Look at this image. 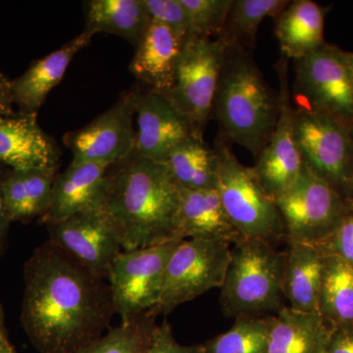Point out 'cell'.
Wrapping results in <instances>:
<instances>
[{
  "label": "cell",
  "instance_id": "1",
  "mask_svg": "<svg viewBox=\"0 0 353 353\" xmlns=\"http://www.w3.org/2000/svg\"><path fill=\"white\" fill-rule=\"evenodd\" d=\"M113 313L103 280L51 241L26 263L21 319L39 352H78L101 336Z\"/></svg>",
  "mask_w": 353,
  "mask_h": 353
},
{
  "label": "cell",
  "instance_id": "2",
  "mask_svg": "<svg viewBox=\"0 0 353 353\" xmlns=\"http://www.w3.org/2000/svg\"><path fill=\"white\" fill-rule=\"evenodd\" d=\"M180 185L164 162L132 152L109 171L103 209L112 217L124 250L182 241L176 236Z\"/></svg>",
  "mask_w": 353,
  "mask_h": 353
},
{
  "label": "cell",
  "instance_id": "3",
  "mask_svg": "<svg viewBox=\"0 0 353 353\" xmlns=\"http://www.w3.org/2000/svg\"><path fill=\"white\" fill-rule=\"evenodd\" d=\"M279 110V92L265 81L252 51L228 46L213 108L224 136L257 157L270 141Z\"/></svg>",
  "mask_w": 353,
  "mask_h": 353
},
{
  "label": "cell",
  "instance_id": "4",
  "mask_svg": "<svg viewBox=\"0 0 353 353\" xmlns=\"http://www.w3.org/2000/svg\"><path fill=\"white\" fill-rule=\"evenodd\" d=\"M285 252L265 241L243 240L234 245L221 287L220 303L228 317L259 316L283 305Z\"/></svg>",
  "mask_w": 353,
  "mask_h": 353
},
{
  "label": "cell",
  "instance_id": "5",
  "mask_svg": "<svg viewBox=\"0 0 353 353\" xmlns=\"http://www.w3.org/2000/svg\"><path fill=\"white\" fill-rule=\"evenodd\" d=\"M218 194L228 217L245 240L275 245L287 239L275 201L265 192L250 167L239 161L226 141H218Z\"/></svg>",
  "mask_w": 353,
  "mask_h": 353
},
{
  "label": "cell",
  "instance_id": "6",
  "mask_svg": "<svg viewBox=\"0 0 353 353\" xmlns=\"http://www.w3.org/2000/svg\"><path fill=\"white\" fill-rule=\"evenodd\" d=\"M231 243L215 240H183L172 253L159 303L150 315L168 314L208 290L222 287L231 259Z\"/></svg>",
  "mask_w": 353,
  "mask_h": 353
},
{
  "label": "cell",
  "instance_id": "7",
  "mask_svg": "<svg viewBox=\"0 0 353 353\" xmlns=\"http://www.w3.org/2000/svg\"><path fill=\"white\" fill-rule=\"evenodd\" d=\"M228 46L222 38L188 39L176 64L173 87L164 95L201 136L213 113Z\"/></svg>",
  "mask_w": 353,
  "mask_h": 353
},
{
  "label": "cell",
  "instance_id": "8",
  "mask_svg": "<svg viewBox=\"0 0 353 353\" xmlns=\"http://www.w3.org/2000/svg\"><path fill=\"white\" fill-rule=\"evenodd\" d=\"M294 62V108L353 126V80L347 53L324 44Z\"/></svg>",
  "mask_w": 353,
  "mask_h": 353
},
{
  "label": "cell",
  "instance_id": "9",
  "mask_svg": "<svg viewBox=\"0 0 353 353\" xmlns=\"http://www.w3.org/2000/svg\"><path fill=\"white\" fill-rule=\"evenodd\" d=\"M181 241L124 250L114 260L108 279L114 312L121 322L132 321L159 303L167 264Z\"/></svg>",
  "mask_w": 353,
  "mask_h": 353
},
{
  "label": "cell",
  "instance_id": "10",
  "mask_svg": "<svg viewBox=\"0 0 353 353\" xmlns=\"http://www.w3.org/2000/svg\"><path fill=\"white\" fill-rule=\"evenodd\" d=\"M288 241L319 246L343 219L334 188L304 164L296 182L275 199Z\"/></svg>",
  "mask_w": 353,
  "mask_h": 353
},
{
  "label": "cell",
  "instance_id": "11",
  "mask_svg": "<svg viewBox=\"0 0 353 353\" xmlns=\"http://www.w3.org/2000/svg\"><path fill=\"white\" fill-rule=\"evenodd\" d=\"M292 108L294 134L303 163L333 188L352 183V128L323 114Z\"/></svg>",
  "mask_w": 353,
  "mask_h": 353
},
{
  "label": "cell",
  "instance_id": "12",
  "mask_svg": "<svg viewBox=\"0 0 353 353\" xmlns=\"http://www.w3.org/2000/svg\"><path fill=\"white\" fill-rule=\"evenodd\" d=\"M50 241L73 257L95 277L108 279L122 252L117 226L104 209H92L46 223Z\"/></svg>",
  "mask_w": 353,
  "mask_h": 353
},
{
  "label": "cell",
  "instance_id": "13",
  "mask_svg": "<svg viewBox=\"0 0 353 353\" xmlns=\"http://www.w3.org/2000/svg\"><path fill=\"white\" fill-rule=\"evenodd\" d=\"M276 70L280 87L277 125L252 167L260 185L274 201L296 182L304 166L294 134V108L288 76L289 59L281 57Z\"/></svg>",
  "mask_w": 353,
  "mask_h": 353
},
{
  "label": "cell",
  "instance_id": "14",
  "mask_svg": "<svg viewBox=\"0 0 353 353\" xmlns=\"http://www.w3.org/2000/svg\"><path fill=\"white\" fill-rule=\"evenodd\" d=\"M134 116V97L130 90L87 126L67 132L63 141L73 153L72 163L114 165L131 155L136 141Z\"/></svg>",
  "mask_w": 353,
  "mask_h": 353
},
{
  "label": "cell",
  "instance_id": "15",
  "mask_svg": "<svg viewBox=\"0 0 353 353\" xmlns=\"http://www.w3.org/2000/svg\"><path fill=\"white\" fill-rule=\"evenodd\" d=\"M137 116L134 152L141 157L164 162L172 150L192 137H203L189 120L159 92L132 90Z\"/></svg>",
  "mask_w": 353,
  "mask_h": 353
},
{
  "label": "cell",
  "instance_id": "16",
  "mask_svg": "<svg viewBox=\"0 0 353 353\" xmlns=\"http://www.w3.org/2000/svg\"><path fill=\"white\" fill-rule=\"evenodd\" d=\"M111 166L106 163L71 162L68 168L55 178L52 201L48 212L41 217L43 222L46 224L83 211L103 209Z\"/></svg>",
  "mask_w": 353,
  "mask_h": 353
},
{
  "label": "cell",
  "instance_id": "17",
  "mask_svg": "<svg viewBox=\"0 0 353 353\" xmlns=\"http://www.w3.org/2000/svg\"><path fill=\"white\" fill-rule=\"evenodd\" d=\"M59 148L39 126L37 114L0 116V162L12 170L58 168Z\"/></svg>",
  "mask_w": 353,
  "mask_h": 353
},
{
  "label": "cell",
  "instance_id": "18",
  "mask_svg": "<svg viewBox=\"0 0 353 353\" xmlns=\"http://www.w3.org/2000/svg\"><path fill=\"white\" fill-rule=\"evenodd\" d=\"M176 225L179 240H215L231 245L245 240L228 217L216 189L180 187Z\"/></svg>",
  "mask_w": 353,
  "mask_h": 353
},
{
  "label": "cell",
  "instance_id": "19",
  "mask_svg": "<svg viewBox=\"0 0 353 353\" xmlns=\"http://www.w3.org/2000/svg\"><path fill=\"white\" fill-rule=\"evenodd\" d=\"M185 41L167 26L150 21L130 64L132 75L150 90L168 94Z\"/></svg>",
  "mask_w": 353,
  "mask_h": 353
},
{
  "label": "cell",
  "instance_id": "20",
  "mask_svg": "<svg viewBox=\"0 0 353 353\" xmlns=\"http://www.w3.org/2000/svg\"><path fill=\"white\" fill-rule=\"evenodd\" d=\"M92 34L83 31L48 57L37 60L30 68L11 82L14 103L22 114H37L53 88L63 79L73 58L90 43Z\"/></svg>",
  "mask_w": 353,
  "mask_h": 353
},
{
  "label": "cell",
  "instance_id": "21",
  "mask_svg": "<svg viewBox=\"0 0 353 353\" xmlns=\"http://www.w3.org/2000/svg\"><path fill=\"white\" fill-rule=\"evenodd\" d=\"M324 257L318 246L289 241L285 252L283 292L290 308L319 312Z\"/></svg>",
  "mask_w": 353,
  "mask_h": 353
},
{
  "label": "cell",
  "instance_id": "22",
  "mask_svg": "<svg viewBox=\"0 0 353 353\" xmlns=\"http://www.w3.org/2000/svg\"><path fill=\"white\" fill-rule=\"evenodd\" d=\"M275 20L276 38L287 59L296 61L324 46L325 11L316 2L290 1Z\"/></svg>",
  "mask_w": 353,
  "mask_h": 353
},
{
  "label": "cell",
  "instance_id": "23",
  "mask_svg": "<svg viewBox=\"0 0 353 353\" xmlns=\"http://www.w3.org/2000/svg\"><path fill=\"white\" fill-rule=\"evenodd\" d=\"M319 312L284 306L272 317L266 353H327L331 332Z\"/></svg>",
  "mask_w": 353,
  "mask_h": 353
},
{
  "label": "cell",
  "instance_id": "24",
  "mask_svg": "<svg viewBox=\"0 0 353 353\" xmlns=\"http://www.w3.org/2000/svg\"><path fill=\"white\" fill-rule=\"evenodd\" d=\"M57 169L12 170L2 182L4 201L11 222L43 217L52 201Z\"/></svg>",
  "mask_w": 353,
  "mask_h": 353
},
{
  "label": "cell",
  "instance_id": "25",
  "mask_svg": "<svg viewBox=\"0 0 353 353\" xmlns=\"http://www.w3.org/2000/svg\"><path fill=\"white\" fill-rule=\"evenodd\" d=\"M85 7V28L92 36L108 32L138 48L150 19L143 0H88Z\"/></svg>",
  "mask_w": 353,
  "mask_h": 353
},
{
  "label": "cell",
  "instance_id": "26",
  "mask_svg": "<svg viewBox=\"0 0 353 353\" xmlns=\"http://www.w3.org/2000/svg\"><path fill=\"white\" fill-rule=\"evenodd\" d=\"M176 183L188 190L217 187L218 157L203 137H192L176 146L165 160Z\"/></svg>",
  "mask_w": 353,
  "mask_h": 353
},
{
  "label": "cell",
  "instance_id": "27",
  "mask_svg": "<svg viewBox=\"0 0 353 353\" xmlns=\"http://www.w3.org/2000/svg\"><path fill=\"white\" fill-rule=\"evenodd\" d=\"M319 313L339 326L353 324V267L336 255H325Z\"/></svg>",
  "mask_w": 353,
  "mask_h": 353
},
{
  "label": "cell",
  "instance_id": "28",
  "mask_svg": "<svg viewBox=\"0 0 353 353\" xmlns=\"http://www.w3.org/2000/svg\"><path fill=\"white\" fill-rule=\"evenodd\" d=\"M288 0H234L220 38L229 46L252 51L260 25L267 17L277 18Z\"/></svg>",
  "mask_w": 353,
  "mask_h": 353
},
{
  "label": "cell",
  "instance_id": "29",
  "mask_svg": "<svg viewBox=\"0 0 353 353\" xmlns=\"http://www.w3.org/2000/svg\"><path fill=\"white\" fill-rule=\"evenodd\" d=\"M272 317L236 318L229 331L203 343L204 353H266Z\"/></svg>",
  "mask_w": 353,
  "mask_h": 353
},
{
  "label": "cell",
  "instance_id": "30",
  "mask_svg": "<svg viewBox=\"0 0 353 353\" xmlns=\"http://www.w3.org/2000/svg\"><path fill=\"white\" fill-rule=\"evenodd\" d=\"M150 313L109 330L75 353H143L157 326Z\"/></svg>",
  "mask_w": 353,
  "mask_h": 353
},
{
  "label": "cell",
  "instance_id": "31",
  "mask_svg": "<svg viewBox=\"0 0 353 353\" xmlns=\"http://www.w3.org/2000/svg\"><path fill=\"white\" fill-rule=\"evenodd\" d=\"M234 0H181L189 16L190 38L217 39L224 30Z\"/></svg>",
  "mask_w": 353,
  "mask_h": 353
},
{
  "label": "cell",
  "instance_id": "32",
  "mask_svg": "<svg viewBox=\"0 0 353 353\" xmlns=\"http://www.w3.org/2000/svg\"><path fill=\"white\" fill-rule=\"evenodd\" d=\"M150 19L161 23L180 38H190L189 16L181 0H143Z\"/></svg>",
  "mask_w": 353,
  "mask_h": 353
},
{
  "label": "cell",
  "instance_id": "33",
  "mask_svg": "<svg viewBox=\"0 0 353 353\" xmlns=\"http://www.w3.org/2000/svg\"><path fill=\"white\" fill-rule=\"evenodd\" d=\"M143 353H204V348L203 345H180L168 323L164 321L153 330L150 343Z\"/></svg>",
  "mask_w": 353,
  "mask_h": 353
},
{
  "label": "cell",
  "instance_id": "34",
  "mask_svg": "<svg viewBox=\"0 0 353 353\" xmlns=\"http://www.w3.org/2000/svg\"><path fill=\"white\" fill-rule=\"evenodd\" d=\"M331 236V255L340 257L353 267V214L343 216Z\"/></svg>",
  "mask_w": 353,
  "mask_h": 353
},
{
  "label": "cell",
  "instance_id": "35",
  "mask_svg": "<svg viewBox=\"0 0 353 353\" xmlns=\"http://www.w3.org/2000/svg\"><path fill=\"white\" fill-rule=\"evenodd\" d=\"M327 353H353V329L348 325L330 334Z\"/></svg>",
  "mask_w": 353,
  "mask_h": 353
},
{
  "label": "cell",
  "instance_id": "36",
  "mask_svg": "<svg viewBox=\"0 0 353 353\" xmlns=\"http://www.w3.org/2000/svg\"><path fill=\"white\" fill-rule=\"evenodd\" d=\"M13 103L11 82L0 73V116L15 115L12 108Z\"/></svg>",
  "mask_w": 353,
  "mask_h": 353
},
{
  "label": "cell",
  "instance_id": "37",
  "mask_svg": "<svg viewBox=\"0 0 353 353\" xmlns=\"http://www.w3.org/2000/svg\"><path fill=\"white\" fill-rule=\"evenodd\" d=\"M2 182H3V179H0V253L3 250L7 231H8L9 224L11 223L8 212H7L6 201H4Z\"/></svg>",
  "mask_w": 353,
  "mask_h": 353
},
{
  "label": "cell",
  "instance_id": "38",
  "mask_svg": "<svg viewBox=\"0 0 353 353\" xmlns=\"http://www.w3.org/2000/svg\"><path fill=\"white\" fill-rule=\"evenodd\" d=\"M0 353H16L7 338L6 333L0 334Z\"/></svg>",
  "mask_w": 353,
  "mask_h": 353
},
{
  "label": "cell",
  "instance_id": "39",
  "mask_svg": "<svg viewBox=\"0 0 353 353\" xmlns=\"http://www.w3.org/2000/svg\"><path fill=\"white\" fill-rule=\"evenodd\" d=\"M6 333V329H4V313L3 309L0 305V334Z\"/></svg>",
  "mask_w": 353,
  "mask_h": 353
},
{
  "label": "cell",
  "instance_id": "40",
  "mask_svg": "<svg viewBox=\"0 0 353 353\" xmlns=\"http://www.w3.org/2000/svg\"><path fill=\"white\" fill-rule=\"evenodd\" d=\"M347 60L348 68H350V74H352L353 80V53H347Z\"/></svg>",
  "mask_w": 353,
  "mask_h": 353
},
{
  "label": "cell",
  "instance_id": "41",
  "mask_svg": "<svg viewBox=\"0 0 353 353\" xmlns=\"http://www.w3.org/2000/svg\"><path fill=\"white\" fill-rule=\"evenodd\" d=\"M352 185H353V180H352Z\"/></svg>",
  "mask_w": 353,
  "mask_h": 353
}]
</instances>
